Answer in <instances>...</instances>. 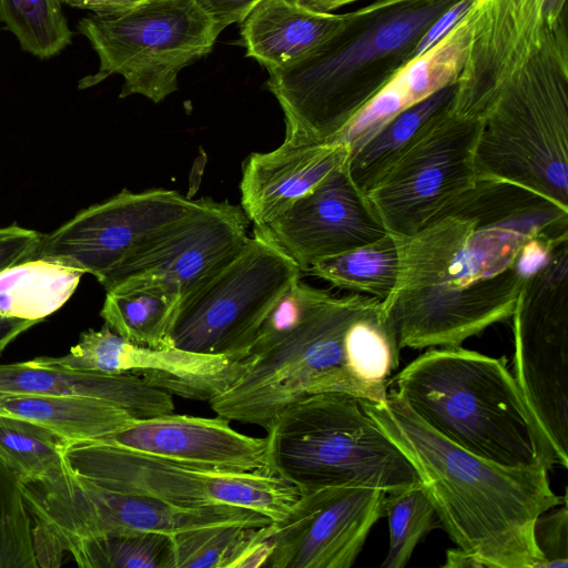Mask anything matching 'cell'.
Listing matches in <instances>:
<instances>
[{"instance_id": "obj_1", "label": "cell", "mask_w": 568, "mask_h": 568, "mask_svg": "<svg viewBox=\"0 0 568 568\" xmlns=\"http://www.w3.org/2000/svg\"><path fill=\"white\" fill-rule=\"evenodd\" d=\"M568 241V210L521 186L478 180L402 239L383 302L400 348L456 347L511 317L526 277Z\"/></svg>"}, {"instance_id": "obj_2", "label": "cell", "mask_w": 568, "mask_h": 568, "mask_svg": "<svg viewBox=\"0 0 568 568\" xmlns=\"http://www.w3.org/2000/svg\"><path fill=\"white\" fill-rule=\"evenodd\" d=\"M365 410L414 465L436 517L457 548L480 568H538L534 526L567 500L550 487L548 469L510 468L448 442L393 393Z\"/></svg>"}, {"instance_id": "obj_3", "label": "cell", "mask_w": 568, "mask_h": 568, "mask_svg": "<svg viewBox=\"0 0 568 568\" xmlns=\"http://www.w3.org/2000/svg\"><path fill=\"white\" fill-rule=\"evenodd\" d=\"M458 0H373L298 61L267 71L285 139L325 142L410 61L432 23Z\"/></svg>"}, {"instance_id": "obj_4", "label": "cell", "mask_w": 568, "mask_h": 568, "mask_svg": "<svg viewBox=\"0 0 568 568\" xmlns=\"http://www.w3.org/2000/svg\"><path fill=\"white\" fill-rule=\"evenodd\" d=\"M390 382L412 413L466 452L510 468L558 464L504 357L430 347Z\"/></svg>"}, {"instance_id": "obj_5", "label": "cell", "mask_w": 568, "mask_h": 568, "mask_svg": "<svg viewBox=\"0 0 568 568\" xmlns=\"http://www.w3.org/2000/svg\"><path fill=\"white\" fill-rule=\"evenodd\" d=\"M266 434L271 473L301 494L335 486L390 493L422 484L362 398L346 393L303 397L284 408Z\"/></svg>"}, {"instance_id": "obj_6", "label": "cell", "mask_w": 568, "mask_h": 568, "mask_svg": "<svg viewBox=\"0 0 568 568\" xmlns=\"http://www.w3.org/2000/svg\"><path fill=\"white\" fill-rule=\"evenodd\" d=\"M478 180L527 189L568 210V42L508 78L480 116Z\"/></svg>"}, {"instance_id": "obj_7", "label": "cell", "mask_w": 568, "mask_h": 568, "mask_svg": "<svg viewBox=\"0 0 568 568\" xmlns=\"http://www.w3.org/2000/svg\"><path fill=\"white\" fill-rule=\"evenodd\" d=\"M365 296L329 294L293 332L242 359L243 373L209 402L212 410L266 432L284 408L311 394L341 392L359 398L345 369L344 335Z\"/></svg>"}, {"instance_id": "obj_8", "label": "cell", "mask_w": 568, "mask_h": 568, "mask_svg": "<svg viewBox=\"0 0 568 568\" xmlns=\"http://www.w3.org/2000/svg\"><path fill=\"white\" fill-rule=\"evenodd\" d=\"M77 28L100 61L81 88L120 74V98L140 94L154 103L178 90L180 71L209 54L220 36L194 0H143L119 13L87 16Z\"/></svg>"}, {"instance_id": "obj_9", "label": "cell", "mask_w": 568, "mask_h": 568, "mask_svg": "<svg viewBox=\"0 0 568 568\" xmlns=\"http://www.w3.org/2000/svg\"><path fill=\"white\" fill-rule=\"evenodd\" d=\"M301 276L266 226L254 225L242 251L179 303L168 333L172 347L244 359L272 306Z\"/></svg>"}, {"instance_id": "obj_10", "label": "cell", "mask_w": 568, "mask_h": 568, "mask_svg": "<svg viewBox=\"0 0 568 568\" xmlns=\"http://www.w3.org/2000/svg\"><path fill=\"white\" fill-rule=\"evenodd\" d=\"M65 457L77 474L103 487L184 508L236 506L280 521L301 495L274 474L203 467L103 443L69 445Z\"/></svg>"}, {"instance_id": "obj_11", "label": "cell", "mask_w": 568, "mask_h": 568, "mask_svg": "<svg viewBox=\"0 0 568 568\" xmlns=\"http://www.w3.org/2000/svg\"><path fill=\"white\" fill-rule=\"evenodd\" d=\"M21 486L32 520L52 531L64 550L69 544L110 535H174L221 524L262 527L273 521L243 507L184 508L110 489L77 474L70 465L52 477L21 481Z\"/></svg>"}, {"instance_id": "obj_12", "label": "cell", "mask_w": 568, "mask_h": 568, "mask_svg": "<svg viewBox=\"0 0 568 568\" xmlns=\"http://www.w3.org/2000/svg\"><path fill=\"white\" fill-rule=\"evenodd\" d=\"M513 318L515 379L558 465L568 466V241L525 280Z\"/></svg>"}, {"instance_id": "obj_13", "label": "cell", "mask_w": 568, "mask_h": 568, "mask_svg": "<svg viewBox=\"0 0 568 568\" xmlns=\"http://www.w3.org/2000/svg\"><path fill=\"white\" fill-rule=\"evenodd\" d=\"M480 118L447 112L365 193L386 230L414 234L434 213L477 183Z\"/></svg>"}, {"instance_id": "obj_14", "label": "cell", "mask_w": 568, "mask_h": 568, "mask_svg": "<svg viewBox=\"0 0 568 568\" xmlns=\"http://www.w3.org/2000/svg\"><path fill=\"white\" fill-rule=\"evenodd\" d=\"M197 204L199 200L174 190H122L44 234L36 258L90 273L103 285L126 261Z\"/></svg>"}, {"instance_id": "obj_15", "label": "cell", "mask_w": 568, "mask_h": 568, "mask_svg": "<svg viewBox=\"0 0 568 568\" xmlns=\"http://www.w3.org/2000/svg\"><path fill=\"white\" fill-rule=\"evenodd\" d=\"M239 205L211 197L126 261L102 285L106 292L156 290L180 303L226 266L248 240Z\"/></svg>"}, {"instance_id": "obj_16", "label": "cell", "mask_w": 568, "mask_h": 568, "mask_svg": "<svg viewBox=\"0 0 568 568\" xmlns=\"http://www.w3.org/2000/svg\"><path fill=\"white\" fill-rule=\"evenodd\" d=\"M471 34L452 112L480 118L499 89L534 54L568 42L567 0H475Z\"/></svg>"}, {"instance_id": "obj_17", "label": "cell", "mask_w": 568, "mask_h": 568, "mask_svg": "<svg viewBox=\"0 0 568 568\" xmlns=\"http://www.w3.org/2000/svg\"><path fill=\"white\" fill-rule=\"evenodd\" d=\"M385 491L325 487L300 495L291 511L265 526L273 546L271 568H349L375 523Z\"/></svg>"}, {"instance_id": "obj_18", "label": "cell", "mask_w": 568, "mask_h": 568, "mask_svg": "<svg viewBox=\"0 0 568 568\" xmlns=\"http://www.w3.org/2000/svg\"><path fill=\"white\" fill-rule=\"evenodd\" d=\"M39 366L103 374H129L144 384L185 399L210 402L243 373V361L176 347L158 349L132 344L105 324L88 329L60 357L31 359Z\"/></svg>"}, {"instance_id": "obj_19", "label": "cell", "mask_w": 568, "mask_h": 568, "mask_svg": "<svg viewBox=\"0 0 568 568\" xmlns=\"http://www.w3.org/2000/svg\"><path fill=\"white\" fill-rule=\"evenodd\" d=\"M346 162L264 225L302 271L389 233L353 182Z\"/></svg>"}, {"instance_id": "obj_20", "label": "cell", "mask_w": 568, "mask_h": 568, "mask_svg": "<svg viewBox=\"0 0 568 568\" xmlns=\"http://www.w3.org/2000/svg\"><path fill=\"white\" fill-rule=\"evenodd\" d=\"M94 443L120 446L203 467L272 474L267 437H253L221 416L166 414L132 419L122 429Z\"/></svg>"}, {"instance_id": "obj_21", "label": "cell", "mask_w": 568, "mask_h": 568, "mask_svg": "<svg viewBox=\"0 0 568 568\" xmlns=\"http://www.w3.org/2000/svg\"><path fill=\"white\" fill-rule=\"evenodd\" d=\"M348 155L343 143L287 140L270 152L251 153L243 165L240 206L255 226L266 225L343 165Z\"/></svg>"}, {"instance_id": "obj_22", "label": "cell", "mask_w": 568, "mask_h": 568, "mask_svg": "<svg viewBox=\"0 0 568 568\" xmlns=\"http://www.w3.org/2000/svg\"><path fill=\"white\" fill-rule=\"evenodd\" d=\"M0 393L71 395L109 402L133 418L174 413L173 396L129 374L68 371L31 361L0 364Z\"/></svg>"}, {"instance_id": "obj_23", "label": "cell", "mask_w": 568, "mask_h": 568, "mask_svg": "<svg viewBox=\"0 0 568 568\" xmlns=\"http://www.w3.org/2000/svg\"><path fill=\"white\" fill-rule=\"evenodd\" d=\"M345 13H322L292 0H264L241 21L246 57L267 71L290 65L328 39L346 20Z\"/></svg>"}, {"instance_id": "obj_24", "label": "cell", "mask_w": 568, "mask_h": 568, "mask_svg": "<svg viewBox=\"0 0 568 568\" xmlns=\"http://www.w3.org/2000/svg\"><path fill=\"white\" fill-rule=\"evenodd\" d=\"M0 415L48 428L69 445L99 440L134 419L122 408L97 398L17 393H0Z\"/></svg>"}, {"instance_id": "obj_25", "label": "cell", "mask_w": 568, "mask_h": 568, "mask_svg": "<svg viewBox=\"0 0 568 568\" xmlns=\"http://www.w3.org/2000/svg\"><path fill=\"white\" fill-rule=\"evenodd\" d=\"M395 328L383 302L365 296L344 335L345 369L362 399L383 403L399 365Z\"/></svg>"}, {"instance_id": "obj_26", "label": "cell", "mask_w": 568, "mask_h": 568, "mask_svg": "<svg viewBox=\"0 0 568 568\" xmlns=\"http://www.w3.org/2000/svg\"><path fill=\"white\" fill-rule=\"evenodd\" d=\"M457 83L447 85L410 105L347 158V170L364 193L453 106Z\"/></svg>"}, {"instance_id": "obj_27", "label": "cell", "mask_w": 568, "mask_h": 568, "mask_svg": "<svg viewBox=\"0 0 568 568\" xmlns=\"http://www.w3.org/2000/svg\"><path fill=\"white\" fill-rule=\"evenodd\" d=\"M82 272L44 258L0 271V315L41 322L74 293Z\"/></svg>"}, {"instance_id": "obj_28", "label": "cell", "mask_w": 568, "mask_h": 568, "mask_svg": "<svg viewBox=\"0 0 568 568\" xmlns=\"http://www.w3.org/2000/svg\"><path fill=\"white\" fill-rule=\"evenodd\" d=\"M402 237L387 233L369 244L322 258L307 272L333 286L385 301L395 288Z\"/></svg>"}, {"instance_id": "obj_29", "label": "cell", "mask_w": 568, "mask_h": 568, "mask_svg": "<svg viewBox=\"0 0 568 568\" xmlns=\"http://www.w3.org/2000/svg\"><path fill=\"white\" fill-rule=\"evenodd\" d=\"M179 303L152 288L106 292L100 312L104 324L125 341L158 349L172 348L169 327Z\"/></svg>"}, {"instance_id": "obj_30", "label": "cell", "mask_w": 568, "mask_h": 568, "mask_svg": "<svg viewBox=\"0 0 568 568\" xmlns=\"http://www.w3.org/2000/svg\"><path fill=\"white\" fill-rule=\"evenodd\" d=\"M68 446L64 438L48 428L0 415V458L22 483L43 480L67 468Z\"/></svg>"}, {"instance_id": "obj_31", "label": "cell", "mask_w": 568, "mask_h": 568, "mask_svg": "<svg viewBox=\"0 0 568 568\" xmlns=\"http://www.w3.org/2000/svg\"><path fill=\"white\" fill-rule=\"evenodd\" d=\"M83 568H173L172 535L134 532L97 537L65 547Z\"/></svg>"}, {"instance_id": "obj_32", "label": "cell", "mask_w": 568, "mask_h": 568, "mask_svg": "<svg viewBox=\"0 0 568 568\" xmlns=\"http://www.w3.org/2000/svg\"><path fill=\"white\" fill-rule=\"evenodd\" d=\"M471 34L467 14L432 49L410 60L393 78L410 105L457 83L466 62Z\"/></svg>"}, {"instance_id": "obj_33", "label": "cell", "mask_w": 568, "mask_h": 568, "mask_svg": "<svg viewBox=\"0 0 568 568\" xmlns=\"http://www.w3.org/2000/svg\"><path fill=\"white\" fill-rule=\"evenodd\" d=\"M0 21L23 51L41 60L59 54L72 41L61 0H0Z\"/></svg>"}, {"instance_id": "obj_34", "label": "cell", "mask_w": 568, "mask_h": 568, "mask_svg": "<svg viewBox=\"0 0 568 568\" xmlns=\"http://www.w3.org/2000/svg\"><path fill=\"white\" fill-rule=\"evenodd\" d=\"M384 516L388 521V549L382 568H403L432 529L436 528L434 506L420 485L385 494Z\"/></svg>"}, {"instance_id": "obj_35", "label": "cell", "mask_w": 568, "mask_h": 568, "mask_svg": "<svg viewBox=\"0 0 568 568\" xmlns=\"http://www.w3.org/2000/svg\"><path fill=\"white\" fill-rule=\"evenodd\" d=\"M257 527L221 524L172 535L173 568H233Z\"/></svg>"}, {"instance_id": "obj_36", "label": "cell", "mask_w": 568, "mask_h": 568, "mask_svg": "<svg viewBox=\"0 0 568 568\" xmlns=\"http://www.w3.org/2000/svg\"><path fill=\"white\" fill-rule=\"evenodd\" d=\"M0 568H38L21 479L0 458Z\"/></svg>"}, {"instance_id": "obj_37", "label": "cell", "mask_w": 568, "mask_h": 568, "mask_svg": "<svg viewBox=\"0 0 568 568\" xmlns=\"http://www.w3.org/2000/svg\"><path fill=\"white\" fill-rule=\"evenodd\" d=\"M329 294L301 281L291 285L267 313L247 356L264 351L297 328Z\"/></svg>"}, {"instance_id": "obj_38", "label": "cell", "mask_w": 568, "mask_h": 568, "mask_svg": "<svg viewBox=\"0 0 568 568\" xmlns=\"http://www.w3.org/2000/svg\"><path fill=\"white\" fill-rule=\"evenodd\" d=\"M534 540L541 556L538 568L568 567L567 500L538 516L534 526Z\"/></svg>"}, {"instance_id": "obj_39", "label": "cell", "mask_w": 568, "mask_h": 568, "mask_svg": "<svg viewBox=\"0 0 568 568\" xmlns=\"http://www.w3.org/2000/svg\"><path fill=\"white\" fill-rule=\"evenodd\" d=\"M43 235L17 224L0 227V271L36 258Z\"/></svg>"}, {"instance_id": "obj_40", "label": "cell", "mask_w": 568, "mask_h": 568, "mask_svg": "<svg viewBox=\"0 0 568 568\" xmlns=\"http://www.w3.org/2000/svg\"><path fill=\"white\" fill-rule=\"evenodd\" d=\"M219 32L243 21L264 0H194Z\"/></svg>"}, {"instance_id": "obj_41", "label": "cell", "mask_w": 568, "mask_h": 568, "mask_svg": "<svg viewBox=\"0 0 568 568\" xmlns=\"http://www.w3.org/2000/svg\"><path fill=\"white\" fill-rule=\"evenodd\" d=\"M475 0H458L442 13L427 29L412 52V59L418 58L440 41L470 10Z\"/></svg>"}, {"instance_id": "obj_42", "label": "cell", "mask_w": 568, "mask_h": 568, "mask_svg": "<svg viewBox=\"0 0 568 568\" xmlns=\"http://www.w3.org/2000/svg\"><path fill=\"white\" fill-rule=\"evenodd\" d=\"M32 546L39 567H59L65 552L59 538L45 526L32 520Z\"/></svg>"}, {"instance_id": "obj_43", "label": "cell", "mask_w": 568, "mask_h": 568, "mask_svg": "<svg viewBox=\"0 0 568 568\" xmlns=\"http://www.w3.org/2000/svg\"><path fill=\"white\" fill-rule=\"evenodd\" d=\"M68 6L89 10L94 14H113L128 10L143 0H61Z\"/></svg>"}, {"instance_id": "obj_44", "label": "cell", "mask_w": 568, "mask_h": 568, "mask_svg": "<svg viewBox=\"0 0 568 568\" xmlns=\"http://www.w3.org/2000/svg\"><path fill=\"white\" fill-rule=\"evenodd\" d=\"M38 324L34 321L4 317L0 315V354L20 334Z\"/></svg>"}, {"instance_id": "obj_45", "label": "cell", "mask_w": 568, "mask_h": 568, "mask_svg": "<svg viewBox=\"0 0 568 568\" xmlns=\"http://www.w3.org/2000/svg\"><path fill=\"white\" fill-rule=\"evenodd\" d=\"M293 2L312 11L331 13L353 2L362 0H292Z\"/></svg>"}, {"instance_id": "obj_46", "label": "cell", "mask_w": 568, "mask_h": 568, "mask_svg": "<svg viewBox=\"0 0 568 568\" xmlns=\"http://www.w3.org/2000/svg\"><path fill=\"white\" fill-rule=\"evenodd\" d=\"M443 567L450 568H480L478 562L463 550L448 549L446 552V562Z\"/></svg>"}]
</instances>
